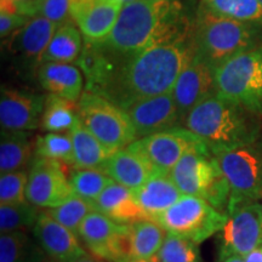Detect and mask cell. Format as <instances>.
Listing matches in <instances>:
<instances>
[{
  "mask_svg": "<svg viewBox=\"0 0 262 262\" xmlns=\"http://www.w3.org/2000/svg\"><path fill=\"white\" fill-rule=\"evenodd\" d=\"M127 148L142 157L156 175H169L189 150H209L199 137L186 127L179 126L136 140Z\"/></svg>",
  "mask_w": 262,
  "mask_h": 262,
  "instance_id": "30bf717a",
  "label": "cell"
},
{
  "mask_svg": "<svg viewBox=\"0 0 262 262\" xmlns=\"http://www.w3.org/2000/svg\"><path fill=\"white\" fill-rule=\"evenodd\" d=\"M32 142L27 131L2 129L0 173L24 170L32 159Z\"/></svg>",
  "mask_w": 262,
  "mask_h": 262,
  "instance_id": "d4e9b609",
  "label": "cell"
},
{
  "mask_svg": "<svg viewBox=\"0 0 262 262\" xmlns=\"http://www.w3.org/2000/svg\"><path fill=\"white\" fill-rule=\"evenodd\" d=\"M228 219L221 231L219 255L245 256L262 245V204L249 202L235 206L228 212Z\"/></svg>",
  "mask_w": 262,
  "mask_h": 262,
  "instance_id": "8fae6325",
  "label": "cell"
},
{
  "mask_svg": "<svg viewBox=\"0 0 262 262\" xmlns=\"http://www.w3.org/2000/svg\"><path fill=\"white\" fill-rule=\"evenodd\" d=\"M131 2H135V0H123L124 4H127V3H131Z\"/></svg>",
  "mask_w": 262,
  "mask_h": 262,
  "instance_id": "ee69618b",
  "label": "cell"
},
{
  "mask_svg": "<svg viewBox=\"0 0 262 262\" xmlns=\"http://www.w3.org/2000/svg\"><path fill=\"white\" fill-rule=\"evenodd\" d=\"M55 220L67 227L74 234L79 233V227L81 222L88 215L95 210L93 203L84 201L78 195L73 194L67 201H64L61 205L47 210Z\"/></svg>",
  "mask_w": 262,
  "mask_h": 262,
  "instance_id": "836d02e7",
  "label": "cell"
},
{
  "mask_svg": "<svg viewBox=\"0 0 262 262\" xmlns=\"http://www.w3.org/2000/svg\"><path fill=\"white\" fill-rule=\"evenodd\" d=\"M228 215L210 203L183 194L172 206L156 219L168 233L202 243L224 229Z\"/></svg>",
  "mask_w": 262,
  "mask_h": 262,
  "instance_id": "9c48e42d",
  "label": "cell"
},
{
  "mask_svg": "<svg viewBox=\"0 0 262 262\" xmlns=\"http://www.w3.org/2000/svg\"><path fill=\"white\" fill-rule=\"evenodd\" d=\"M182 5L178 0H135L124 4L117 24L101 47L131 54L180 37H186Z\"/></svg>",
  "mask_w": 262,
  "mask_h": 262,
  "instance_id": "7a4b0ae2",
  "label": "cell"
},
{
  "mask_svg": "<svg viewBox=\"0 0 262 262\" xmlns=\"http://www.w3.org/2000/svg\"><path fill=\"white\" fill-rule=\"evenodd\" d=\"M78 120L77 108L73 102L57 95L49 94L45 98L44 112L40 126L48 133H63L70 131Z\"/></svg>",
  "mask_w": 262,
  "mask_h": 262,
  "instance_id": "f1b7e54d",
  "label": "cell"
},
{
  "mask_svg": "<svg viewBox=\"0 0 262 262\" xmlns=\"http://www.w3.org/2000/svg\"><path fill=\"white\" fill-rule=\"evenodd\" d=\"M72 0H37V16H44L57 25L71 17Z\"/></svg>",
  "mask_w": 262,
  "mask_h": 262,
  "instance_id": "74e56055",
  "label": "cell"
},
{
  "mask_svg": "<svg viewBox=\"0 0 262 262\" xmlns=\"http://www.w3.org/2000/svg\"><path fill=\"white\" fill-rule=\"evenodd\" d=\"M214 91L262 116V45L234 55L214 71Z\"/></svg>",
  "mask_w": 262,
  "mask_h": 262,
  "instance_id": "5b68a950",
  "label": "cell"
},
{
  "mask_svg": "<svg viewBox=\"0 0 262 262\" xmlns=\"http://www.w3.org/2000/svg\"><path fill=\"white\" fill-rule=\"evenodd\" d=\"M73 195L70 179L57 160L37 157L28 172L27 201L38 208L52 209Z\"/></svg>",
  "mask_w": 262,
  "mask_h": 262,
  "instance_id": "7c38bea8",
  "label": "cell"
},
{
  "mask_svg": "<svg viewBox=\"0 0 262 262\" xmlns=\"http://www.w3.org/2000/svg\"><path fill=\"white\" fill-rule=\"evenodd\" d=\"M101 170L114 182L130 189H136L156 175L149 164L127 147L113 153Z\"/></svg>",
  "mask_w": 262,
  "mask_h": 262,
  "instance_id": "7402d4cb",
  "label": "cell"
},
{
  "mask_svg": "<svg viewBox=\"0 0 262 262\" xmlns=\"http://www.w3.org/2000/svg\"><path fill=\"white\" fill-rule=\"evenodd\" d=\"M202 6L222 17L262 25V4L260 0H202Z\"/></svg>",
  "mask_w": 262,
  "mask_h": 262,
  "instance_id": "f546056e",
  "label": "cell"
},
{
  "mask_svg": "<svg viewBox=\"0 0 262 262\" xmlns=\"http://www.w3.org/2000/svg\"><path fill=\"white\" fill-rule=\"evenodd\" d=\"M220 262H245V261L243 256H239V255H229V256L221 257Z\"/></svg>",
  "mask_w": 262,
  "mask_h": 262,
  "instance_id": "60d3db41",
  "label": "cell"
},
{
  "mask_svg": "<svg viewBox=\"0 0 262 262\" xmlns=\"http://www.w3.org/2000/svg\"><path fill=\"white\" fill-rule=\"evenodd\" d=\"M134 198L147 217L156 220L183 195L169 175H155L136 189Z\"/></svg>",
  "mask_w": 262,
  "mask_h": 262,
  "instance_id": "d6986e66",
  "label": "cell"
},
{
  "mask_svg": "<svg viewBox=\"0 0 262 262\" xmlns=\"http://www.w3.org/2000/svg\"><path fill=\"white\" fill-rule=\"evenodd\" d=\"M73 142L74 166L77 169H102L103 164L113 155V150L94 136L81 124L79 117L72 129L68 131Z\"/></svg>",
  "mask_w": 262,
  "mask_h": 262,
  "instance_id": "603a6c76",
  "label": "cell"
},
{
  "mask_svg": "<svg viewBox=\"0 0 262 262\" xmlns=\"http://www.w3.org/2000/svg\"><path fill=\"white\" fill-rule=\"evenodd\" d=\"M72 262H102V260H100V258L91 257V256H89V255H85V256L78 258V260H75V261H72Z\"/></svg>",
  "mask_w": 262,
  "mask_h": 262,
  "instance_id": "b9f144b4",
  "label": "cell"
},
{
  "mask_svg": "<svg viewBox=\"0 0 262 262\" xmlns=\"http://www.w3.org/2000/svg\"><path fill=\"white\" fill-rule=\"evenodd\" d=\"M123 6V0H72L71 18L86 44H101L116 26Z\"/></svg>",
  "mask_w": 262,
  "mask_h": 262,
  "instance_id": "4fadbf2b",
  "label": "cell"
},
{
  "mask_svg": "<svg viewBox=\"0 0 262 262\" xmlns=\"http://www.w3.org/2000/svg\"><path fill=\"white\" fill-rule=\"evenodd\" d=\"M256 114L211 93L185 118V127L203 141L212 156L258 141Z\"/></svg>",
  "mask_w": 262,
  "mask_h": 262,
  "instance_id": "3957f363",
  "label": "cell"
},
{
  "mask_svg": "<svg viewBox=\"0 0 262 262\" xmlns=\"http://www.w3.org/2000/svg\"><path fill=\"white\" fill-rule=\"evenodd\" d=\"M33 234L54 262H72L88 255L80 245L79 237L55 220L48 211L40 212L33 227Z\"/></svg>",
  "mask_w": 262,
  "mask_h": 262,
  "instance_id": "e0dca14e",
  "label": "cell"
},
{
  "mask_svg": "<svg viewBox=\"0 0 262 262\" xmlns=\"http://www.w3.org/2000/svg\"><path fill=\"white\" fill-rule=\"evenodd\" d=\"M125 112L129 114L140 139L172 129L181 122L171 93L139 101L126 108Z\"/></svg>",
  "mask_w": 262,
  "mask_h": 262,
  "instance_id": "2e32d148",
  "label": "cell"
},
{
  "mask_svg": "<svg viewBox=\"0 0 262 262\" xmlns=\"http://www.w3.org/2000/svg\"><path fill=\"white\" fill-rule=\"evenodd\" d=\"M156 262H202L198 247L189 239L166 234L164 243L157 256L153 258Z\"/></svg>",
  "mask_w": 262,
  "mask_h": 262,
  "instance_id": "e575fe53",
  "label": "cell"
},
{
  "mask_svg": "<svg viewBox=\"0 0 262 262\" xmlns=\"http://www.w3.org/2000/svg\"><path fill=\"white\" fill-rule=\"evenodd\" d=\"M134 258L133 241L129 225H122L107 248L103 261L129 262Z\"/></svg>",
  "mask_w": 262,
  "mask_h": 262,
  "instance_id": "8d00e7d4",
  "label": "cell"
},
{
  "mask_svg": "<svg viewBox=\"0 0 262 262\" xmlns=\"http://www.w3.org/2000/svg\"><path fill=\"white\" fill-rule=\"evenodd\" d=\"M186 37L157 42L131 54L88 44L79 63L86 80L85 91L98 95L123 108L139 101L171 93L179 75L194 56Z\"/></svg>",
  "mask_w": 262,
  "mask_h": 262,
  "instance_id": "6da1fadb",
  "label": "cell"
},
{
  "mask_svg": "<svg viewBox=\"0 0 262 262\" xmlns=\"http://www.w3.org/2000/svg\"><path fill=\"white\" fill-rule=\"evenodd\" d=\"M94 206L95 210L120 225H131L136 221L148 219L134 198L133 189L117 182L111 183L101 193L95 201Z\"/></svg>",
  "mask_w": 262,
  "mask_h": 262,
  "instance_id": "44dd1931",
  "label": "cell"
},
{
  "mask_svg": "<svg viewBox=\"0 0 262 262\" xmlns=\"http://www.w3.org/2000/svg\"><path fill=\"white\" fill-rule=\"evenodd\" d=\"M120 227L122 225L117 224L108 216L93 211L81 222L78 237L95 257L104 260L108 245Z\"/></svg>",
  "mask_w": 262,
  "mask_h": 262,
  "instance_id": "cb8c5ba5",
  "label": "cell"
},
{
  "mask_svg": "<svg viewBox=\"0 0 262 262\" xmlns=\"http://www.w3.org/2000/svg\"><path fill=\"white\" fill-rule=\"evenodd\" d=\"M257 26L217 16L202 6L193 33L195 52L215 70L239 52L260 45Z\"/></svg>",
  "mask_w": 262,
  "mask_h": 262,
  "instance_id": "277c9868",
  "label": "cell"
},
{
  "mask_svg": "<svg viewBox=\"0 0 262 262\" xmlns=\"http://www.w3.org/2000/svg\"><path fill=\"white\" fill-rule=\"evenodd\" d=\"M83 41L81 33L72 21L62 24L55 32L50 44L42 55L41 63L57 62V63H73L80 56Z\"/></svg>",
  "mask_w": 262,
  "mask_h": 262,
  "instance_id": "4316f807",
  "label": "cell"
},
{
  "mask_svg": "<svg viewBox=\"0 0 262 262\" xmlns=\"http://www.w3.org/2000/svg\"><path fill=\"white\" fill-rule=\"evenodd\" d=\"M2 12L22 15L26 17L37 16V0H0Z\"/></svg>",
  "mask_w": 262,
  "mask_h": 262,
  "instance_id": "f35d334b",
  "label": "cell"
},
{
  "mask_svg": "<svg viewBox=\"0 0 262 262\" xmlns=\"http://www.w3.org/2000/svg\"><path fill=\"white\" fill-rule=\"evenodd\" d=\"M28 172L18 170L0 175V204H12L27 201Z\"/></svg>",
  "mask_w": 262,
  "mask_h": 262,
  "instance_id": "d590c367",
  "label": "cell"
},
{
  "mask_svg": "<svg viewBox=\"0 0 262 262\" xmlns=\"http://www.w3.org/2000/svg\"><path fill=\"white\" fill-rule=\"evenodd\" d=\"M45 98L40 94L2 88L0 124L5 130H34L40 125Z\"/></svg>",
  "mask_w": 262,
  "mask_h": 262,
  "instance_id": "9a60e30c",
  "label": "cell"
},
{
  "mask_svg": "<svg viewBox=\"0 0 262 262\" xmlns=\"http://www.w3.org/2000/svg\"><path fill=\"white\" fill-rule=\"evenodd\" d=\"M29 17L16 14H8V12H0V35L2 38H8L9 35L14 34L19 28L29 21Z\"/></svg>",
  "mask_w": 262,
  "mask_h": 262,
  "instance_id": "ab89813d",
  "label": "cell"
},
{
  "mask_svg": "<svg viewBox=\"0 0 262 262\" xmlns=\"http://www.w3.org/2000/svg\"><path fill=\"white\" fill-rule=\"evenodd\" d=\"M169 176L182 194L204 199L219 211L227 214L228 183L209 150H189L173 166Z\"/></svg>",
  "mask_w": 262,
  "mask_h": 262,
  "instance_id": "8992f818",
  "label": "cell"
},
{
  "mask_svg": "<svg viewBox=\"0 0 262 262\" xmlns=\"http://www.w3.org/2000/svg\"><path fill=\"white\" fill-rule=\"evenodd\" d=\"M77 112L81 124L113 152L126 148L137 140L129 114L98 95L84 91Z\"/></svg>",
  "mask_w": 262,
  "mask_h": 262,
  "instance_id": "ba28073f",
  "label": "cell"
},
{
  "mask_svg": "<svg viewBox=\"0 0 262 262\" xmlns=\"http://www.w3.org/2000/svg\"><path fill=\"white\" fill-rule=\"evenodd\" d=\"M38 79L49 94L57 95L73 103L78 102L84 93L83 74L72 63H41L38 68Z\"/></svg>",
  "mask_w": 262,
  "mask_h": 262,
  "instance_id": "ffe728a7",
  "label": "cell"
},
{
  "mask_svg": "<svg viewBox=\"0 0 262 262\" xmlns=\"http://www.w3.org/2000/svg\"><path fill=\"white\" fill-rule=\"evenodd\" d=\"M58 27L60 25L45 18L44 16H34L24 27L11 34L10 50L17 55L25 64L39 67L41 64L42 55Z\"/></svg>",
  "mask_w": 262,
  "mask_h": 262,
  "instance_id": "ac0fdd59",
  "label": "cell"
},
{
  "mask_svg": "<svg viewBox=\"0 0 262 262\" xmlns=\"http://www.w3.org/2000/svg\"><path fill=\"white\" fill-rule=\"evenodd\" d=\"M112 182L113 180L102 170L96 169H78L70 178L73 194L93 204Z\"/></svg>",
  "mask_w": 262,
  "mask_h": 262,
  "instance_id": "1f68e13d",
  "label": "cell"
},
{
  "mask_svg": "<svg viewBox=\"0 0 262 262\" xmlns=\"http://www.w3.org/2000/svg\"><path fill=\"white\" fill-rule=\"evenodd\" d=\"M129 262H156L153 260H146V258H133V260Z\"/></svg>",
  "mask_w": 262,
  "mask_h": 262,
  "instance_id": "7bdbcfd3",
  "label": "cell"
},
{
  "mask_svg": "<svg viewBox=\"0 0 262 262\" xmlns=\"http://www.w3.org/2000/svg\"><path fill=\"white\" fill-rule=\"evenodd\" d=\"M214 68L198 54L179 75L171 91L181 122L202 100L214 93Z\"/></svg>",
  "mask_w": 262,
  "mask_h": 262,
  "instance_id": "5bb4252c",
  "label": "cell"
},
{
  "mask_svg": "<svg viewBox=\"0 0 262 262\" xmlns=\"http://www.w3.org/2000/svg\"><path fill=\"white\" fill-rule=\"evenodd\" d=\"M35 156L74 165V149L70 134L48 133L35 140Z\"/></svg>",
  "mask_w": 262,
  "mask_h": 262,
  "instance_id": "d6a6232c",
  "label": "cell"
},
{
  "mask_svg": "<svg viewBox=\"0 0 262 262\" xmlns=\"http://www.w3.org/2000/svg\"><path fill=\"white\" fill-rule=\"evenodd\" d=\"M134 258L153 260L162 248L168 232L155 220H140L129 225Z\"/></svg>",
  "mask_w": 262,
  "mask_h": 262,
  "instance_id": "83f0119b",
  "label": "cell"
},
{
  "mask_svg": "<svg viewBox=\"0 0 262 262\" xmlns=\"http://www.w3.org/2000/svg\"><path fill=\"white\" fill-rule=\"evenodd\" d=\"M0 262H54L25 231L0 235Z\"/></svg>",
  "mask_w": 262,
  "mask_h": 262,
  "instance_id": "484cf974",
  "label": "cell"
},
{
  "mask_svg": "<svg viewBox=\"0 0 262 262\" xmlns=\"http://www.w3.org/2000/svg\"><path fill=\"white\" fill-rule=\"evenodd\" d=\"M40 210L28 201L12 204H0V232L8 233L34 227Z\"/></svg>",
  "mask_w": 262,
  "mask_h": 262,
  "instance_id": "4dcf8cb0",
  "label": "cell"
},
{
  "mask_svg": "<svg viewBox=\"0 0 262 262\" xmlns=\"http://www.w3.org/2000/svg\"><path fill=\"white\" fill-rule=\"evenodd\" d=\"M229 187L227 214L235 206L262 198V142L214 155Z\"/></svg>",
  "mask_w": 262,
  "mask_h": 262,
  "instance_id": "52a82bcc",
  "label": "cell"
},
{
  "mask_svg": "<svg viewBox=\"0 0 262 262\" xmlns=\"http://www.w3.org/2000/svg\"><path fill=\"white\" fill-rule=\"evenodd\" d=\"M260 3H261V4H262V0H260Z\"/></svg>",
  "mask_w": 262,
  "mask_h": 262,
  "instance_id": "f6af8a7d",
  "label": "cell"
}]
</instances>
